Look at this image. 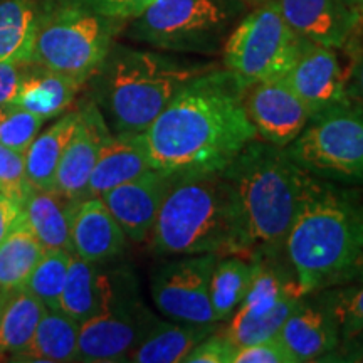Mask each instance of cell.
Segmentation results:
<instances>
[{"label":"cell","instance_id":"1f68e13d","mask_svg":"<svg viewBox=\"0 0 363 363\" xmlns=\"http://www.w3.org/2000/svg\"><path fill=\"white\" fill-rule=\"evenodd\" d=\"M316 293V298L328 308L337 321L340 338L352 337L363 330V281L340 284V288L331 286Z\"/></svg>","mask_w":363,"mask_h":363},{"label":"cell","instance_id":"4316f807","mask_svg":"<svg viewBox=\"0 0 363 363\" xmlns=\"http://www.w3.org/2000/svg\"><path fill=\"white\" fill-rule=\"evenodd\" d=\"M257 269L259 259H246L238 254L219 256L211 278V303L217 323L234 315L246 298Z\"/></svg>","mask_w":363,"mask_h":363},{"label":"cell","instance_id":"f546056e","mask_svg":"<svg viewBox=\"0 0 363 363\" xmlns=\"http://www.w3.org/2000/svg\"><path fill=\"white\" fill-rule=\"evenodd\" d=\"M308 294H293L279 303L271 313L262 316H242L234 313L229 318V323L224 330V333L229 337L238 347H246V345L261 342V340L276 337L279 330L283 328L293 311L301 305L303 299Z\"/></svg>","mask_w":363,"mask_h":363},{"label":"cell","instance_id":"ac0fdd59","mask_svg":"<svg viewBox=\"0 0 363 363\" xmlns=\"http://www.w3.org/2000/svg\"><path fill=\"white\" fill-rule=\"evenodd\" d=\"M308 296L286 320L278 333L296 358V363L325 362L330 353L337 350L342 340L337 321L328 308L316 296L311 299Z\"/></svg>","mask_w":363,"mask_h":363},{"label":"cell","instance_id":"52a82bcc","mask_svg":"<svg viewBox=\"0 0 363 363\" xmlns=\"http://www.w3.org/2000/svg\"><path fill=\"white\" fill-rule=\"evenodd\" d=\"M234 16L230 0H155L131 19L126 35L160 51L212 56L224 48Z\"/></svg>","mask_w":363,"mask_h":363},{"label":"cell","instance_id":"d6a6232c","mask_svg":"<svg viewBox=\"0 0 363 363\" xmlns=\"http://www.w3.org/2000/svg\"><path fill=\"white\" fill-rule=\"evenodd\" d=\"M44 121V118L17 104H4L0 106V143L26 155Z\"/></svg>","mask_w":363,"mask_h":363},{"label":"cell","instance_id":"484cf974","mask_svg":"<svg viewBox=\"0 0 363 363\" xmlns=\"http://www.w3.org/2000/svg\"><path fill=\"white\" fill-rule=\"evenodd\" d=\"M39 19L38 0H0V61L33 62Z\"/></svg>","mask_w":363,"mask_h":363},{"label":"cell","instance_id":"cb8c5ba5","mask_svg":"<svg viewBox=\"0 0 363 363\" xmlns=\"http://www.w3.org/2000/svg\"><path fill=\"white\" fill-rule=\"evenodd\" d=\"M79 121V110L65 113L56 123L38 133L26 152V174L30 189L54 190L61 158Z\"/></svg>","mask_w":363,"mask_h":363},{"label":"cell","instance_id":"5bb4252c","mask_svg":"<svg viewBox=\"0 0 363 363\" xmlns=\"http://www.w3.org/2000/svg\"><path fill=\"white\" fill-rule=\"evenodd\" d=\"M175 175L160 169H150L101 195L126 239L143 242L152 235L162 202Z\"/></svg>","mask_w":363,"mask_h":363},{"label":"cell","instance_id":"9a60e30c","mask_svg":"<svg viewBox=\"0 0 363 363\" xmlns=\"http://www.w3.org/2000/svg\"><path fill=\"white\" fill-rule=\"evenodd\" d=\"M110 135L111 130L98 104L94 101L84 103L79 108L78 126L59 163L54 187L56 192L71 201L83 199L89 177Z\"/></svg>","mask_w":363,"mask_h":363},{"label":"cell","instance_id":"ffe728a7","mask_svg":"<svg viewBox=\"0 0 363 363\" xmlns=\"http://www.w3.org/2000/svg\"><path fill=\"white\" fill-rule=\"evenodd\" d=\"M99 264L101 262H89L74 252L71 254L69 271L61 296V311L79 325L106 311L121 293L130 289L115 283Z\"/></svg>","mask_w":363,"mask_h":363},{"label":"cell","instance_id":"e575fe53","mask_svg":"<svg viewBox=\"0 0 363 363\" xmlns=\"http://www.w3.org/2000/svg\"><path fill=\"white\" fill-rule=\"evenodd\" d=\"M238 350V345L219 330L195 345L184 363H234Z\"/></svg>","mask_w":363,"mask_h":363},{"label":"cell","instance_id":"4dcf8cb0","mask_svg":"<svg viewBox=\"0 0 363 363\" xmlns=\"http://www.w3.org/2000/svg\"><path fill=\"white\" fill-rule=\"evenodd\" d=\"M71 254L61 249H45L24 286L48 310L61 311V296L69 271Z\"/></svg>","mask_w":363,"mask_h":363},{"label":"cell","instance_id":"4fadbf2b","mask_svg":"<svg viewBox=\"0 0 363 363\" xmlns=\"http://www.w3.org/2000/svg\"><path fill=\"white\" fill-rule=\"evenodd\" d=\"M283 78L306 104L311 116L350 101L347 96V69H343L335 48L306 40Z\"/></svg>","mask_w":363,"mask_h":363},{"label":"cell","instance_id":"b9f144b4","mask_svg":"<svg viewBox=\"0 0 363 363\" xmlns=\"http://www.w3.org/2000/svg\"><path fill=\"white\" fill-rule=\"evenodd\" d=\"M355 13H357V27H358L360 24H363V0H358Z\"/></svg>","mask_w":363,"mask_h":363},{"label":"cell","instance_id":"d590c367","mask_svg":"<svg viewBox=\"0 0 363 363\" xmlns=\"http://www.w3.org/2000/svg\"><path fill=\"white\" fill-rule=\"evenodd\" d=\"M234 363H296L279 335L240 347Z\"/></svg>","mask_w":363,"mask_h":363},{"label":"cell","instance_id":"44dd1931","mask_svg":"<svg viewBox=\"0 0 363 363\" xmlns=\"http://www.w3.org/2000/svg\"><path fill=\"white\" fill-rule=\"evenodd\" d=\"M81 88L83 84L61 72L51 71L35 62H27L13 104L44 120H51L67 111Z\"/></svg>","mask_w":363,"mask_h":363},{"label":"cell","instance_id":"8992f818","mask_svg":"<svg viewBox=\"0 0 363 363\" xmlns=\"http://www.w3.org/2000/svg\"><path fill=\"white\" fill-rule=\"evenodd\" d=\"M123 27L125 21L59 0L40 9L33 62L84 86L101 67Z\"/></svg>","mask_w":363,"mask_h":363},{"label":"cell","instance_id":"7c38bea8","mask_svg":"<svg viewBox=\"0 0 363 363\" xmlns=\"http://www.w3.org/2000/svg\"><path fill=\"white\" fill-rule=\"evenodd\" d=\"M244 108L257 136L281 148L296 140L311 120L306 104L284 78L246 84Z\"/></svg>","mask_w":363,"mask_h":363},{"label":"cell","instance_id":"74e56055","mask_svg":"<svg viewBox=\"0 0 363 363\" xmlns=\"http://www.w3.org/2000/svg\"><path fill=\"white\" fill-rule=\"evenodd\" d=\"M26 65L11 61H0V106L11 104L19 93Z\"/></svg>","mask_w":363,"mask_h":363},{"label":"cell","instance_id":"7402d4cb","mask_svg":"<svg viewBox=\"0 0 363 363\" xmlns=\"http://www.w3.org/2000/svg\"><path fill=\"white\" fill-rule=\"evenodd\" d=\"M219 330V323H184L162 321L131 350L126 362L135 363H184L195 345Z\"/></svg>","mask_w":363,"mask_h":363},{"label":"cell","instance_id":"60d3db41","mask_svg":"<svg viewBox=\"0 0 363 363\" xmlns=\"http://www.w3.org/2000/svg\"><path fill=\"white\" fill-rule=\"evenodd\" d=\"M360 281H363V254L360 257H358L355 262H353L350 269L347 271V274H345L342 284L360 283Z\"/></svg>","mask_w":363,"mask_h":363},{"label":"cell","instance_id":"f35d334b","mask_svg":"<svg viewBox=\"0 0 363 363\" xmlns=\"http://www.w3.org/2000/svg\"><path fill=\"white\" fill-rule=\"evenodd\" d=\"M347 96L363 106V45L352 57V65L347 69Z\"/></svg>","mask_w":363,"mask_h":363},{"label":"cell","instance_id":"836d02e7","mask_svg":"<svg viewBox=\"0 0 363 363\" xmlns=\"http://www.w3.org/2000/svg\"><path fill=\"white\" fill-rule=\"evenodd\" d=\"M30 185L26 174L24 153L0 143V194L24 207Z\"/></svg>","mask_w":363,"mask_h":363},{"label":"cell","instance_id":"8d00e7d4","mask_svg":"<svg viewBox=\"0 0 363 363\" xmlns=\"http://www.w3.org/2000/svg\"><path fill=\"white\" fill-rule=\"evenodd\" d=\"M69 2L89 9L99 16L126 22L138 17L155 0H69Z\"/></svg>","mask_w":363,"mask_h":363},{"label":"cell","instance_id":"f1b7e54d","mask_svg":"<svg viewBox=\"0 0 363 363\" xmlns=\"http://www.w3.org/2000/svg\"><path fill=\"white\" fill-rule=\"evenodd\" d=\"M45 311L44 303L27 288L7 294L0 315V357L24 350Z\"/></svg>","mask_w":363,"mask_h":363},{"label":"cell","instance_id":"5b68a950","mask_svg":"<svg viewBox=\"0 0 363 363\" xmlns=\"http://www.w3.org/2000/svg\"><path fill=\"white\" fill-rule=\"evenodd\" d=\"M169 54L113 44L93 81V101L113 133H143L190 81L212 69Z\"/></svg>","mask_w":363,"mask_h":363},{"label":"cell","instance_id":"d6986e66","mask_svg":"<svg viewBox=\"0 0 363 363\" xmlns=\"http://www.w3.org/2000/svg\"><path fill=\"white\" fill-rule=\"evenodd\" d=\"M153 169L145 133L120 131L108 136L99 153L83 199L101 197L113 187L133 180Z\"/></svg>","mask_w":363,"mask_h":363},{"label":"cell","instance_id":"ab89813d","mask_svg":"<svg viewBox=\"0 0 363 363\" xmlns=\"http://www.w3.org/2000/svg\"><path fill=\"white\" fill-rule=\"evenodd\" d=\"M22 217H24V207L0 194V242L7 238V234L17 225Z\"/></svg>","mask_w":363,"mask_h":363},{"label":"cell","instance_id":"d4e9b609","mask_svg":"<svg viewBox=\"0 0 363 363\" xmlns=\"http://www.w3.org/2000/svg\"><path fill=\"white\" fill-rule=\"evenodd\" d=\"M79 323L62 311L48 310L39 321L33 340L24 350L12 355L13 362H78Z\"/></svg>","mask_w":363,"mask_h":363},{"label":"cell","instance_id":"7bdbcfd3","mask_svg":"<svg viewBox=\"0 0 363 363\" xmlns=\"http://www.w3.org/2000/svg\"><path fill=\"white\" fill-rule=\"evenodd\" d=\"M342 2H343V4H345V6H347V7H350L353 12H355V7H357L358 0H342ZM355 16H357V13H355Z\"/></svg>","mask_w":363,"mask_h":363},{"label":"cell","instance_id":"7a4b0ae2","mask_svg":"<svg viewBox=\"0 0 363 363\" xmlns=\"http://www.w3.org/2000/svg\"><path fill=\"white\" fill-rule=\"evenodd\" d=\"M224 170L238 195L246 256L278 259L299 207L315 187V175L264 140L249 143Z\"/></svg>","mask_w":363,"mask_h":363},{"label":"cell","instance_id":"8fae6325","mask_svg":"<svg viewBox=\"0 0 363 363\" xmlns=\"http://www.w3.org/2000/svg\"><path fill=\"white\" fill-rule=\"evenodd\" d=\"M217 254L180 256L153 272L152 298L172 321L217 323L211 303V278Z\"/></svg>","mask_w":363,"mask_h":363},{"label":"cell","instance_id":"277c9868","mask_svg":"<svg viewBox=\"0 0 363 363\" xmlns=\"http://www.w3.org/2000/svg\"><path fill=\"white\" fill-rule=\"evenodd\" d=\"M284 254L305 294L340 286L363 254V203L316 180L289 227Z\"/></svg>","mask_w":363,"mask_h":363},{"label":"cell","instance_id":"83f0119b","mask_svg":"<svg viewBox=\"0 0 363 363\" xmlns=\"http://www.w3.org/2000/svg\"><path fill=\"white\" fill-rule=\"evenodd\" d=\"M44 252L43 244L22 217L0 242V291L11 294L24 288Z\"/></svg>","mask_w":363,"mask_h":363},{"label":"cell","instance_id":"e0dca14e","mask_svg":"<svg viewBox=\"0 0 363 363\" xmlns=\"http://www.w3.org/2000/svg\"><path fill=\"white\" fill-rule=\"evenodd\" d=\"M72 252L89 262H104L120 256L126 235L101 197L76 201L71 216Z\"/></svg>","mask_w":363,"mask_h":363},{"label":"cell","instance_id":"3957f363","mask_svg":"<svg viewBox=\"0 0 363 363\" xmlns=\"http://www.w3.org/2000/svg\"><path fill=\"white\" fill-rule=\"evenodd\" d=\"M152 247L160 256H246L238 195L225 170L175 175L153 225Z\"/></svg>","mask_w":363,"mask_h":363},{"label":"cell","instance_id":"2e32d148","mask_svg":"<svg viewBox=\"0 0 363 363\" xmlns=\"http://www.w3.org/2000/svg\"><path fill=\"white\" fill-rule=\"evenodd\" d=\"M289 27L310 43L340 49L357 29V16L342 0H276Z\"/></svg>","mask_w":363,"mask_h":363},{"label":"cell","instance_id":"6da1fadb","mask_svg":"<svg viewBox=\"0 0 363 363\" xmlns=\"http://www.w3.org/2000/svg\"><path fill=\"white\" fill-rule=\"evenodd\" d=\"M246 84L212 67L190 81L143 131L153 169L170 174L224 170L257 140L244 108Z\"/></svg>","mask_w":363,"mask_h":363},{"label":"cell","instance_id":"ee69618b","mask_svg":"<svg viewBox=\"0 0 363 363\" xmlns=\"http://www.w3.org/2000/svg\"><path fill=\"white\" fill-rule=\"evenodd\" d=\"M6 298H7V294L0 291V315H2V308H4V303H6Z\"/></svg>","mask_w":363,"mask_h":363},{"label":"cell","instance_id":"603a6c76","mask_svg":"<svg viewBox=\"0 0 363 363\" xmlns=\"http://www.w3.org/2000/svg\"><path fill=\"white\" fill-rule=\"evenodd\" d=\"M76 201L56 190L30 189L24 202V217L44 249L72 252L71 216Z\"/></svg>","mask_w":363,"mask_h":363},{"label":"cell","instance_id":"30bf717a","mask_svg":"<svg viewBox=\"0 0 363 363\" xmlns=\"http://www.w3.org/2000/svg\"><path fill=\"white\" fill-rule=\"evenodd\" d=\"M158 323L147 308L126 289L106 311L79 325L78 362H126L131 350Z\"/></svg>","mask_w":363,"mask_h":363},{"label":"cell","instance_id":"9c48e42d","mask_svg":"<svg viewBox=\"0 0 363 363\" xmlns=\"http://www.w3.org/2000/svg\"><path fill=\"white\" fill-rule=\"evenodd\" d=\"M305 43L284 21L278 2L269 0L227 35L222 48L224 67L244 84L283 78Z\"/></svg>","mask_w":363,"mask_h":363},{"label":"cell","instance_id":"ba28073f","mask_svg":"<svg viewBox=\"0 0 363 363\" xmlns=\"http://www.w3.org/2000/svg\"><path fill=\"white\" fill-rule=\"evenodd\" d=\"M284 150L294 163L315 177L360 184L363 182V106L347 101L318 113Z\"/></svg>","mask_w":363,"mask_h":363}]
</instances>
